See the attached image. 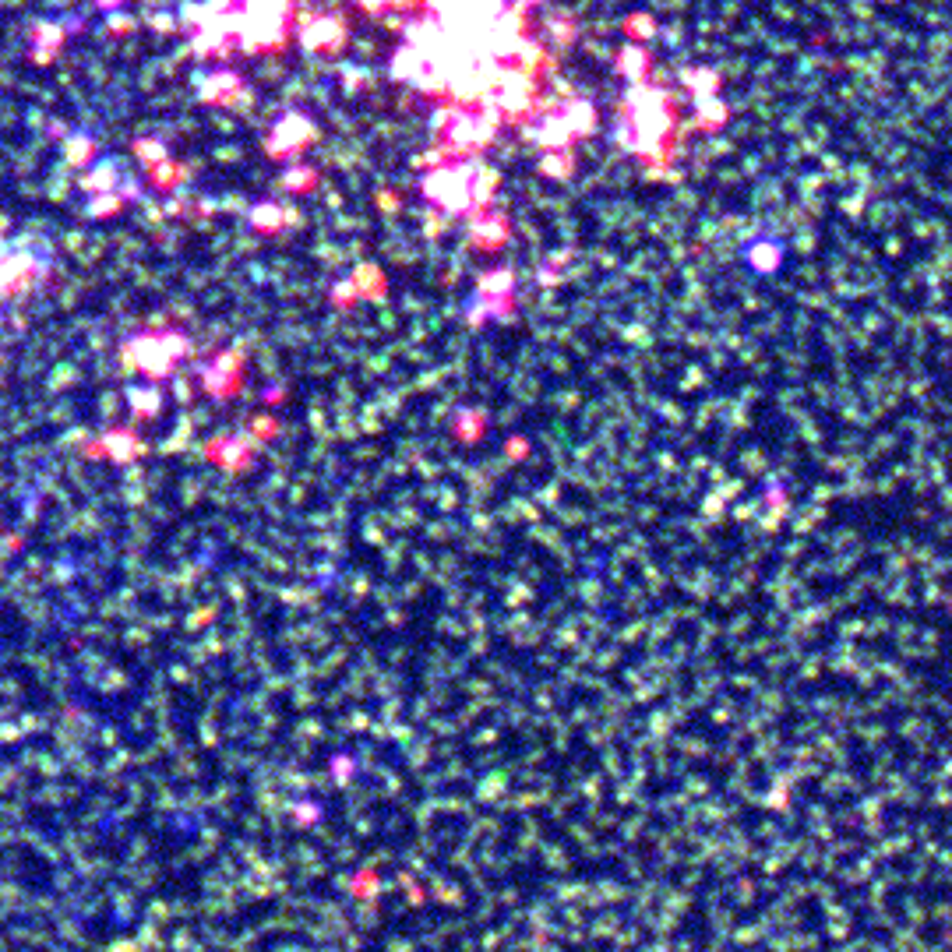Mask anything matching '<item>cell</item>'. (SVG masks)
Instances as JSON below:
<instances>
[{
  "mask_svg": "<svg viewBox=\"0 0 952 952\" xmlns=\"http://www.w3.org/2000/svg\"><path fill=\"white\" fill-rule=\"evenodd\" d=\"M625 117L635 127V156L656 163L667 152L670 138L677 131V113H674V96L663 85L653 82H628L625 89Z\"/></svg>",
  "mask_w": 952,
  "mask_h": 952,
  "instance_id": "obj_1",
  "label": "cell"
},
{
  "mask_svg": "<svg viewBox=\"0 0 952 952\" xmlns=\"http://www.w3.org/2000/svg\"><path fill=\"white\" fill-rule=\"evenodd\" d=\"M191 353V339L180 328H142L120 343V360L131 374L166 381Z\"/></svg>",
  "mask_w": 952,
  "mask_h": 952,
  "instance_id": "obj_2",
  "label": "cell"
},
{
  "mask_svg": "<svg viewBox=\"0 0 952 952\" xmlns=\"http://www.w3.org/2000/svg\"><path fill=\"white\" fill-rule=\"evenodd\" d=\"M424 198L445 216H473V198H469V156L448 159L424 173Z\"/></svg>",
  "mask_w": 952,
  "mask_h": 952,
  "instance_id": "obj_3",
  "label": "cell"
},
{
  "mask_svg": "<svg viewBox=\"0 0 952 952\" xmlns=\"http://www.w3.org/2000/svg\"><path fill=\"white\" fill-rule=\"evenodd\" d=\"M293 36L307 53L339 57L350 46V22H346L343 11H297Z\"/></svg>",
  "mask_w": 952,
  "mask_h": 952,
  "instance_id": "obj_4",
  "label": "cell"
},
{
  "mask_svg": "<svg viewBox=\"0 0 952 952\" xmlns=\"http://www.w3.org/2000/svg\"><path fill=\"white\" fill-rule=\"evenodd\" d=\"M50 276V251H36L32 244L15 247L0 258V300L25 297Z\"/></svg>",
  "mask_w": 952,
  "mask_h": 952,
  "instance_id": "obj_5",
  "label": "cell"
},
{
  "mask_svg": "<svg viewBox=\"0 0 952 952\" xmlns=\"http://www.w3.org/2000/svg\"><path fill=\"white\" fill-rule=\"evenodd\" d=\"M491 103L501 110L505 124H522L529 113H536V103H540V82H536L533 71H522L515 64H505L498 85L491 92Z\"/></svg>",
  "mask_w": 952,
  "mask_h": 952,
  "instance_id": "obj_6",
  "label": "cell"
},
{
  "mask_svg": "<svg viewBox=\"0 0 952 952\" xmlns=\"http://www.w3.org/2000/svg\"><path fill=\"white\" fill-rule=\"evenodd\" d=\"M318 138V120L307 110H286L265 134V156L268 159H293Z\"/></svg>",
  "mask_w": 952,
  "mask_h": 952,
  "instance_id": "obj_7",
  "label": "cell"
},
{
  "mask_svg": "<svg viewBox=\"0 0 952 952\" xmlns=\"http://www.w3.org/2000/svg\"><path fill=\"white\" fill-rule=\"evenodd\" d=\"M522 138L529 145L543 152H558V149H575V134L568 127L561 106H551V110H536L522 120Z\"/></svg>",
  "mask_w": 952,
  "mask_h": 952,
  "instance_id": "obj_8",
  "label": "cell"
},
{
  "mask_svg": "<svg viewBox=\"0 0 952 952\" xmlns=\"http://www.w3.org/2000/svg\"><path fill=\"white\" fill-rule=\"evenodd\" d=\"M194 89H198V99L209 106H237L240 99L247 96V82L240 71L233 67H209L194 78Z\"/></svg>",
  "mask_w": 952,
  "mask_h": 952,
  "instance_id": "obj_9",
  "label": "cell"
},
{
  "mask_svg": "<svg viewBox=\"0 0 952 952\" xmlns=\"http://www.w3.org/2000/svg\"><path fill=\"white\" fill-rule=\"evenodd\" d=\"M783 254H787V244L780 237H769V233H759L741 247V261L752 268L755 276H773L783 265Z\"/></svg>",
  "mask_w": 952,
  "mask_h": 952,
  "instance_id": "obj_10",
  "label": "cell"
},
{
  "mask_svg": "<svg viewBox=\"0 0 952 952\" xmlns=\"http://www.w3.org/2000/svg\"><path fill=\"white\" fill-rule=\"evenodd\" d=\"M254 452H258V445H254V438H247V434H223V438L209 441V459L219 462L223 469H230V473H240V469L251 466Z\"/></svg>",
  "mask_w": 952,
  "mask_h": 952,
  "instance_id": "obj_11",
  "label": "cell"
},
{
  "mask_svg": "<svg viewBox=\"0 0 952 952\" xmlns=\"http://www.w3.org/2000/svg\"><path fill=\"white\" fill-rule=\"evenodd\" d=\"M96 452H103V459L117 462V466H127V462L145 455V441L134 431H127V427H120V431H106L103 438H99Z\"/></svg>",
  "mask_w": 952,
  "mask_h": 952,
  "instance_id": "obj_12",
  "label": "cell"
},
{
  "mask_svg": "<svg viewBox=\"0 0 952 952\" xmlns=\"http://www.w3.org/2000/svg\"><path fill=\"white\" fill-rule=\"evenodd\" d=\"M427 67H431V57H427L424 50H417V46H410V43H402L399 50L388 57V75H392L395 82L410 85V89H413V82L424 75Z\"/></svg>",
  "mask_w": 952,
  "mask_h": 952,
  "instance_id": "obj_13",
  "label": "cell"
},
{
  "mask_svg": "<svg viewBox=\"0 0 952 952\" xmlns=\"http://www.w3.org/2000/svg\"><path fill=\"white\" fill-rule=\"evenodd\" d=\"M469 237L480 247H501L508 240V219L498 209H480L469 219Z\"/></svg>",
  "mask_w": 952,
  "mask_h": 952,
  "instance_id": "obj_14",
  "label": "cell"
},
{
  "mask_svg": "<svg viewBox=\"0 0 952 952\" xmlns=\"http://www.w3.org/2000/svg\"><path fill=\"white\" fill-rule=\"evenodd\" d=\"M561 113H565L568 127H572L575 142H582V138H593L596 127H600V110L593 106V99H582V96H568L565 103H558Z\"/></svg>",
  "mask_w": 952,
  "mask_h": 952,
  "instance_id": "obj_15",
  "label": "cell"
},
{
  "mask_svg": "<svg viewBox=\"0 0 952 952\" xmlns=\"http://www.w3.org/2000/svg\"><path fill=\"white\" fill-rule=\"evenodd\" d=\"M67 29L60 22H36L32 25V60L39 67H46L60 50H64Z\"/></svg>",
  "mask_w": 952,
  "mask_h": 952,
  "instance_id": "obj_16",
  "label": "cell"
},
{
  "mask_svg": "<svg viewBox=\"0 0 952 952\" xmlns=\"http://www.w3.org/2000/svg\"><path fill=\"white\" fill-rule=\"evenodd\" d=\"M124 166H120V159L113 156H99L96 166H89V170H82V177H78V184L85 187V191L99 194V191H113V187H120V180H124Z\"/></svg>",
  "mask_w": 952,
  "mask_h": 952,
  "instance_id": "obj_17",
  "label": "cell"
},
{
  "mask_svg": "<svg viewBox=\"0 0 952 952\" xmlns=\"http://www.w3.org/2000/svg\"><path fill=\"white\" fill-rule=\"evenodd\" d=\"M543 43H554L558 50H568V46L579 39V18L572 11H551L543 18Z\"/></svg>",
  "mask_w": 952,
  "mask_h": 952,
  "instance_id": "obj_18",
  "label": "cell"
},
{
  "mask_svg": "<svg viewBox=\"0 0 952 952\" xmlns=\"http://www.w3.org/2000/svg\"><path fill=\"white\" fill-rule=\"evenodd\" d=\"M614 60H618V75L625 82H642V78H649V67H653V57L642 43H625Z\"/></svg>",
  "mask_w": 952,
  "mask_h": 952,
  "instance_id": "obj_19",
  "label": "cell"
},
{
  "mask_svg": "<svg viewBox=\"0 0 952 952\" xmlns=\"http://www.w3.org/2000/svg\"><path fill=\"white\" fill-rule=\"evenodd\" d=\"M247 223H251L254 233H279L290 223V212H286L279 201H258V205L247 212Z\"/></svg>",
  "mask_w": 952,
  "mask_h": 952,
  "instance_id": "obj_20",
  "label": "cell"
},
{
  "mask_svg": "<svg viewBox=\"0 0 952 952\" xmlns=\"http://www.w3.org/2000/svg\"><path fill=\"white\" fill-rule=\"evenodd\" d=\"M727 120H730V106H727V99H723L720 92L695 99V124H699L702 131H720Z\"/></svg>",
  "mask_w": 952,
  "mask_h": 952,
  "instance_id": "obj_21",
  "label": "cell"
},
{
  "mask_svg": "<svg viewBox=\"0 0 952 952\" xmlns=\"http://www.w3.org/2000/svg\"><path fill=\"white\" fill-rule=\"evenodd\" d=\"M681 85H685V92H692L695 99H702V96H713V92H720L723 78H720V71H716V67L699 64V67H688V71H681Z\"/></svg>",
  "mask_w": 952,
  "mask_h": 952,
  "instance_id": "obj_22",
  "label": "cell"
},
{
  "mask_svg": "<svg viewBox=\"0 0 952 952\" xmlns=\"http://www.w3.org/2000/svg\"><path fill=\"white\" fill-rule=\"evenodd\" d=\"M547 60H551V57H547V43H543L540 36H526L519 46H515V53H512V60H508V64L522 67V71H533V75H536V71H540Z\"/></svg>",
  "mask_w": 952,
  "mask_h": 952,
  "instance_id": "obj_23",
  "label": "cell"
},
{
  "mask_svg": "<svg viewBox=\"0 0 952 952\" xmlns=\"http://www.w3.org/2000/svg\"><path fill=\"white\" fill-rule=\"evenodd\" d=\"M127 402H131V413L134 417H142V420H149V417H156L159 410H163V392H159L156 385H131L127 388Z\"/></svg>",
  "mask_w": 952,
  "mask_h": 952,
  "instance_id": "obj_24",
  "label": "cell"
},
{
  "mask_svg": "<svg viewBox=\"0 0 952 952\" xmlns=\"http://www.w3.org/2000/svg\"><path fill=\"white\" fill-rule=\"evenodd\" d=\"M216 381H226V388H237L240 385V353H219L216 364L209 367V374H205V385H209V392L216 388Z\"/></svg>",
  "mask_w": 952,
  "mask_h": 952,
  "instance_id": "obj_25",
  "label": "cell"
},
{
  "mask_svg": "<svg viewBox=\"0 0 952 952\" xmlns=\"http://www.w3.org/2000/svg\"><path fill=\"white\" fill-rule=\"evenodd\" d=\"M540 173H543V177H551V180H568L575 173V152L572 149L543 152Z\"/></svg>",
  "mask_w": 952,
  "mask_h": 952,
  "instance_id": "obj_26",
  "label": "cell"
},
{
  "mask_svg": "<svg viewBox=\"0 0 952 952\" xmlns=\"http://www.w3.org/2000/svg\"><path fill=\"white\" fill-rule=\"evenodd\" d=\"M96 156V142H92V134H67L64 142V159L71 166H78V170H85V163Z\"/></svg>",
  "mask_w": 952,
  "mask_h": 952,
  "instance_id": "obj_27",
  "label": "cell"
},
{
  "mask_svg": "<svg viewBox=\"0 0 952 952\" xmlns=\"http://www.w3.org/2000/svg\"><path fill=\"white\" fill-rule=\"evenodd\" d=\"M476 290L487 293V297H515V276L508 268H494L476 283Z\"/></svg>",
  "mask_w": 952,
  "mask_h": 952,
  "instance_id": "obj_28",
  "label": "cell"
},
{
  "mask_svg": "<svg viewBox=\"0 0 952 952\" xmlns=\"http://www.w3.org/2000/svg\"><path fill=\"white\" fill-rule=\"evenodd\" d=\"M124 209V194L117 191H99L96 198L85 205V216L89 219H106V216H117V212Z\"/></svg>",
  "mask_w": 952,
  "mask_h": 952,
  "instance_id": "obj_29",
  "label": "cell"
},
{
  "mask_svg": "<svg viewBox=\"0 0 952 952\" xmlns=\"http://www.w3.org/2000/svg\"><path fill=\"white\" fill-rule=\"evenodd\" d=\"M184 177H187V166H177L173 159H166V163H159L149 170V184L159 187V191H170V187H177Z\"/></svg>",
  "mask_w": 952,
  "mask_h": 952,
  "instance_id": "obj_30",
  "label": "cell"
},
{
  "mask_svg": "<svg viewBox=\"0 0 952 952\" xmlns=\"http://www.w3.org/2000/svg\"><path fill=\"white\" fill-rule=\"evenodd\" d=\"M625 32L632 36V43H646V39H653L656 32H660V22H656L653 15H642V11H635V15L625 18Z\"/></svg>",
  "mask_w": 952,
  "mask_h": 952,
  "instance_id": "obj_31",
  "label": "cell"
},
{
  "mask_svg": "<svg viewBox=\"0 0 952 952\" xmlns=\"http://www.w3.org/2000/svg\"><path fill=\"white\" fill-rule=\"evenodd\" d=\"M134 156L142 159L145 170H152V166L170 159V149H166V142H159V138H142V142H134Z\"/></svg>",
  "mask_w": 952,
  "mask_h": 952,
  "instance_id": "obj_32",
  "label": "cell"
},
{
  "mask_svg": "<svg viewBox=\"0 0 952 952\" xmlns=\"http://www.w3.org/2000/svg\"><path fill=\"white\" fill-rule=\"evenodd\" d=\"M314 184H318V173H314L311 166H293V170H286V177H283V187L290 194H307Z\"/></svg>",
  "mask_w": 952,
  "mask_h": 952,
  "instance_id": "obj_33",
  "label": "cell"
},
{
  "mask_svg": "<svg viewBox=\"0 0 952 952\" xmlns=\"http://www.w3.org/2000/svg\"><path fill=\"white\" fill-rule=\"evenodd\" d=\"M360 11H367V15H374V18H381V15H388V11H410V8H417L420 0H353Z\"/></svg>",
  "mask_w": 952,
  "mask_h": 952,
  "instance_id": "obj_34",
  "label": "cell"
},
{
  "mask_svg": "<svg viewBox=\"0 0 952 952\" xmlns=\"http://www.w3.org/2000/svg\"><path fill=\"white\" fill-rule=\"evenodd\" d=\"M127 29H134L131 18H124V15H117V11H113V18H110V25H106V32H127Z\"/></svg>",
  "mask_w": 952,
  "mask_h": 952,
  "instance_id": "obj_35",
  "label": "cell"
},
{
  "mask_svg": "<svg viewBox=\"0 0 952 952\" xmlns=\"http://www.w3.org/2000/svg\"><path fill=\"white\" fill-rule=\"evenodd\" d=\"M448 4H452V0H420V8L431 11V15H441V11H445Z\"/></svg>",
  "mask_w": 952,
  "mask_h": 952,
  "instance_id": "obj_36",
  "label": "cell"
},
{
  "mask_svg": "<svg viewBox=\"0 0 952 952\" xmlns=\"http://www.w3.org/2000/svg\"><path fill=\"white\" fill-rule=\"evenodd\" d=\"M515 8H522L529 15V11H536V8H547V0H512Z\"/></svg>",
  "mask_w": 952,
  "mask_h": 952,
  "instance_id": "obj_37",
  "label": "cell"
},
{
  "mask_svg": "<svg viewBox=\"0 0 952 952\" xmlns=\"http://www.w3.org/2000/svg\"><path fill=\"white\" fill-rule=\"evenodd\" d=\"M120 4H124V0H96V8L103 11H120Z\"/></svg>",
  "mask_w": 952,
  "mask_h": 952,
  "instance_id": "obj_38",
  "label": "cell"
},
{
  "mask_svg": "<svg viewBox=\"0 0 952 952\" xmlns=\"http://www.w3.org/2000/svg\"><path fill=\"white\" fill-rule=\"evenodd\" d=\"M152 25H156V29H173V18H156Z\"/></svg>",
  "mask_w": 952,
  "mask_h": 952,
  "instance_id": "obj_39",
  "label": "cell"
}]
</instances>
